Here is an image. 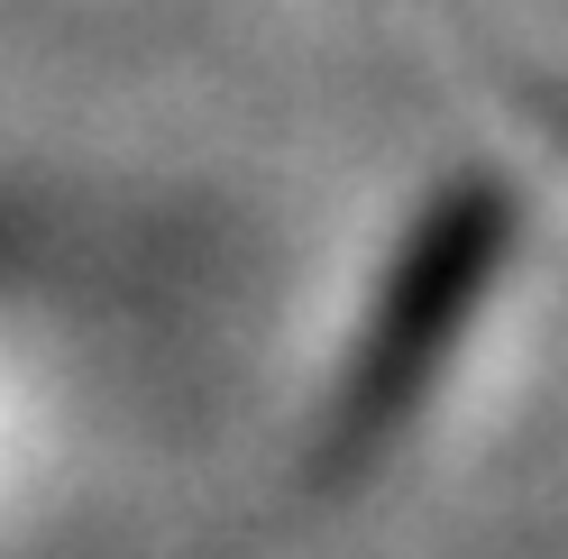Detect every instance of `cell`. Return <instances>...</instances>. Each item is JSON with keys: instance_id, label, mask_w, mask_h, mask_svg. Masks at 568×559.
<instances>
[{"instance_id": "1", "label": "cell", "mask_w": 568, "mask_h": 559, "mask_svg": "<svg viewBox=\"0 0 568 559\" xmlns=\"http://www.w3.org/2000/svg\"><path fill=\"white\" fill-rule=\"evenodd\" d=\"M505 230L514 221H505V193L495 184H458V193H440L432 212H422L413 248L395 257V285H385L376 322L358 339V358L339 376V404H331V431H322V468L331 477L367 468V449L422 404L432 367L449 358V339L468 331L486 275L505 257Z\"/></svg>"}]
</instances>
